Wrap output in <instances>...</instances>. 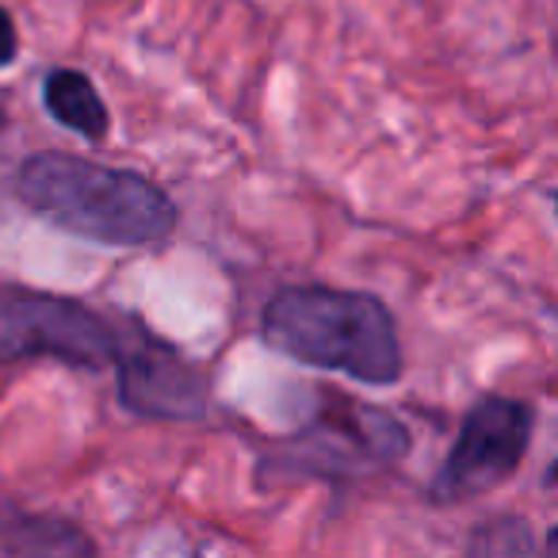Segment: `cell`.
Listing matches in <instances>:
<instances>
[{"label": "cell", "mask_w": 558, "mask_h": 558, "mask_svg": "<svg viewBox=\"0 0 558 558\" xmlns=\"http://www.w3.org/2000/svg\"><path fill=\"white\" fill-rule=\"evenodd\" d=\"M16 195L58 230L111 248H146L177 230V203L142 172L73 154H35L20 165Z\"/></svg>", "instance_id": "6da1fadb"}, {"label": "cell", "mask_w": 558, "mask_h": 558, "mask_svg": "<svg viewBox=\"0 0 558 558\" xmlns=\"http://www.w3.org/2000/svg\"><path fill=\"white\" fill-rule=\"evenodd\" d=\"M264 341L306 367L341 372L372 387L402 379V337L387 303L367 291H337L322 283L283 288L271 295L260 326Z\"/></svg>", "instance_id": "7a4b0ae2"}, {"label": "cell", "mask_w": 558, "mask_h": 558, "mask_svg": "<svg viewBox=\"0 0 558 558\" xmlns=\"http://www.w3.org/2000/svg\"><path fill=\"white\" fill-rule=\"evenodd\" d=\"M119 326L77 299L0 288V364L62 360L96 372L116 360Z\"/></svg>", "instance_id": "3957f363"}, {"label": "cell", "mask_w": 558, "mask_h": 558, "mask_svg": "<svg viewBox=\"0 0 558 558\" xmlns=\"http://www.w3.org/2000/svg\"><path fill=\"white\" fill-rule=\"evenodd\" d=\"M532 405L520 398H478L463 417V428L444 459V471L436 474L433 501L456 505L505 486L524 463V451L532 444Z\"/></svg>", "instance_id": "277c9868"}, {"label": "cell", "mask_w": 558, "mask_h": 558, "mask_svg": "<svg viewBox=\"0 0 558 558\" xmlns=\"http://www.w3.org/2000/svg\"><path fill=\"white\" fill-rule=\"evenodd\" d=\"M111 367L119 372V402L138 417L192 421L207 413V383L172 344L157 341L142 322L119 326V349Z\"/></svg>", "instance_id": "5b68a950"}, {"label": "cell", "mask_w": 558, "mask_h": 558, "mask_svg": "<svg viewBox=\"0 0 558 558\" xmlns=\"http://www.w3.org/2000/svg\"><path fill=\"white\" fill-rule=\"evenodd\" d=\"M43 104L62 126L77 131L85 142H104L111 131L108 104L100 100L88 73L81 70H50L43 81Z\"/></svg>", "instance_id": "8992f818"}, {"label": "cell", "mask_w": 558, "mask_h": 558, "mask_svg": "<svg viewBox=\"0 0 558 558\" xmlns=\"http://www.w3.org/2000/svg\"><path fill=\"white\" fill-rule=\"evenodd\" d=\"M474 555H524L532 550V527L524 520H494V524L478 527V535L471 539Z\"/></svg>", "instance_id": "52a82bcc"}, {"label": "cell", "mask_w": 558, "mask_h": 558, "mask_svg": "<svg viewBox=\"0 0 558 558\" xmlns=\"http://www.w3.org/2000/svg\"><path fill=\"white\" fill-rule=\"evenodd\" d=\"M20 54V35H16V20L9 16V9H0V70L12 65Z\"/></svg>", "instance_id": "ba28073f"}, {"label": "cell", "mask_w": 558, "mask_h": 558, "mask_svg": "<svg viewBox=\"0 0 558 558\" xmlns=\"http://www.w3.org/2000/svg\"><path fill=\"white\" fill-rule=\"evenodd\" d=\"M4 126H9V96L0 93V131H4Z\"/></svg>", "instance_id": "9c48e42d"}]
</instances>
